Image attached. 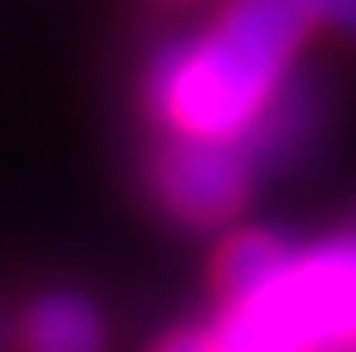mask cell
I'll return each mask as SVG.
<instances>
[{"instance_id": "obj_6", "label": "cell", "mask_w": 356, "mask_h": 352, "mask_svg": "<svg viewBox=\"0 0 356 352\" xmlns=\"http://www.w3.org/2000/svg\"><path fill=\"white\" fill-rule=\"evenodd\" d=\"M314 5V24H332L356 38V0H309Z\"/></svg>"}, {"instance_id": "obj_7", "label": "cell", "mask_w": 356, "mask_h": 352, "mask_svg": "<svg viewBox=\"0 0 356 352\" xmlns=\"http://www.w3.org/2000/svg\"><path fill=\"white\" fill-rule=\"evenodd\" d=\"M157 352H219L209 343V333H176V338H166Z\"/></svg>"}, {"instance_id": "obj_2", "label": "cell", "mask_w": 356, "mask_h": 352, "mask_svg": "<svg viewBox=\"0 0 356 352\" xmlns=\"http://www.w3.org/2000/svg\"><path fill=\"white\" fill-rule=\"evenodd\" d=\"M209 343L219 352L356 348V238L295 252L261 291L223 300Z\"/></svg>"}, {"instance_id": "obj_4", "label": "cell", "mask_w": 356, "mask_h": 352, "mask_svg": "<svg viewBox=\"0 0 356 352\" xmlns=\"http://www.w3.org/2000/svg\"><path fill=\"white\" fill-rule=\"evenodd\" d=\"M19 348L24 352H100L105 348L100 309L86 296H72V291L38 296L19 319Z\"/></svg>"}, {"instance_id": "obj_5", "label": "cell", "mask_w": 356, "mask_h": 352, "mask_svg": "<svg viewBox=\"0 0 356 352\" xmlns=\"http://www.w3.org/2000/svg\"><path fill=\"white\" fill-rule=\"evenodd\" d=\"M295 257V247L280 243L275 234L266 229H252V234H238L233 243L223 247L219 257V281H223V300H238V296H252L261 291L271 276L285 271V262Z\"/></svg>"}, {"instance_id": "obj_8", "label": "cell", "mask_w": 356, "mask_h": 352, "mask_svg": "<svg viewBox=\"0 0 356 352\" xmlns=\"http://www.w3.org/2000/svg\"><path fill=\"white\" fill-rule=\"evenodd\" d=\"M10 348V328H5V319H0V352Z\"/></svg>"}, {"instance_id": "obj_1", "label": "cell", "mask_w": 356, "mask_h": 352, "mask_svg": "<svg viewBox=\"0 0 356 352\" xmlns=\"http://www.w3.org/2000/svg\"><path fill=\"white\" fill-rule=\"evenodd\" d=\"M309 29V0H233L214 29L157 53L147 105L176 138L243 143L285 91V72Z\"/></svg>"}, {"instance_id": "obj_3", "label": "cell", "mask_w": 356, "mask_h": 352, "mask_svg": "<svg viewBox=\"0 0 356 352\" xmlns=\"http://www.w3.org/2000/svg\"><path fill=\"white\" fill-rule=\"evenodd\" d=\"M252 153L243 143L214 138H171L157 153V195L186 224H219L247 195Z\"/></svg>"}, {"instance_id": "obj_9", "label": "cell", "mask_w": 356, "mask_h": 352, "mask_svg": "<svg viewBox=\"0 0 356 352\" xmlns=\"http://www.w3.org/2000/svg\"><path fill=\"white\" fill-rule=\"evenodd\" d=\"M318 352H356V348H318Z\"/></svg>"}]
</instances>
